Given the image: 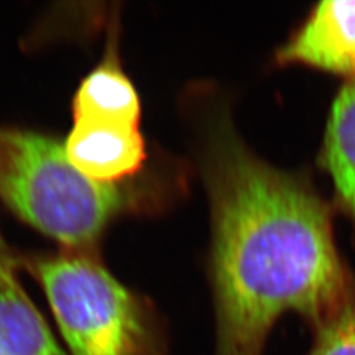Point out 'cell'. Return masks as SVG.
Returning a JSON list of instances; mask_svg holds the SVG:
<instances>
[{
  "label": "cell",
  "mask_w": 355,
  "mask_h": 355,
  "mask_svg": "<svg viewBox=\"0 0 355 355\" xmlns=\"http://www.w3.org/2000/svg\"><path fill=\"white\" fill-rule=\"evenodd\" d=\"M203 116L215 355H262L283 315L315 329L354 291L355 277L336 243L334 207L312 180L255 154L228 107L212 104Z\"/></svg>",
  "instance_id": "1"
},
{
  "label": "cell",
  "mask_w": 355,
  "mask_h": 355,
  "mask_svg": "<svg viewBox=\"0 0 355 355\" xmlns=\"http://www.w3.org/2000/svg\"><path fill=\"white\" fill-rule=\"evenodd\" d=\"M0 199L66 252L92 254L104 230L136 198L117 184L98 183L69 161L64 144L0 127Z\"/></svg>",
  "instance_id": "2"
},
{
  "label": "cell",
  "mask_w": 355,
  "mask_h": 355,
  "mask_svg": "<svg viewBox=\"0 0 355 355\" xmlns=\"http://www.w3.org/2000/svg\"><path fill=\"white\" fill-rule=\"evenodd\" d=\"M21 266L45 293L73 355H167L165 320L94 254L26 258Z\"/></svg>",
  "instance_id": "3"
},
{
  "label": "cell",
  "mask_w": 355,
  "mask_h": 355,
  "mask_svg": "<svg viewBox=\"0 0 355 355\" xmlns=\"http://www.w3.org/2000/svg\"><path fill=\"white\" fill-rule=\"evenodd\" d=\"M279 64H302L355 76V1H321L275 51Z\"/></svg>",
  "instance_id": "4"
},
{
  "label": "cell",
  "mask_w": 355,
  "mask_h": 355,
  "mask_svg": "<svg viewBox=\"0 0 355 355\" xmlns=\"http://www.w3.org/2000/svg\"><path fill=\"white\" fill-rule=\"evenodd\" d=\"M64 148L76 170L104 184L136 175L148 157L139 127L111 121L74 120Z\"/></svg>",
  "instance_id": "5"
},
{
  "label": "cell",
  "mask_w": 355,
  "mask_h": 355,
  "mask_svg": "<svg viewBox=\"0 0 355 355\" xmlns=\"http://www.w3.org/2000/svg\"><path fill=\"white\" fill-rule=\"evenodd\" d=\"M318 164L333 182V207L349 220L355 245V76L331 105Z\"/></svg>",
  "instance_id": "6"
},
{
  "label": "cell",
  "mask_w": 355,
  "mask_h": 355,
  "mask_svg": "<svg viewBox=\"0 0 355 355\" xmlns=\"http://www.w3.org/2000/svg\"><path fill=\"white\" fill-rule=\"evenodd\" d=\"M73 116L74 120L111 121L139 127V94L112 53L79 85L73 99Z\"/></svg>",
  "instance_id": "7"
},
{
  "label": "cell",
  "mask_w": 355,
  "mask_h": 355,
  "mask_svg": "<svg viewBox=\"0 0 355 355\" xmlns=\"http://www.w3.org/2000/svg\"><path fill=\"white\" fill-rule=\"evenodd\" d=\"M0 355H67L19 280L0 284Z\"/></svg>",
  "instance_id": "8"
},
{
  "label": "cell",
  "mask_w": 355,
  "mask_h": 355,
  "mask_svg": "<svg viewBox=\"0 0 355 355\" xmlns=\"http://www.w3.org/2000/svg\"><path fill=\"white\" fill-rule=\"evenodd\" d=\"M312 330L315 338L308 355H355V290Z\"/></svg>",
  "instance_id": "9"
},
{
  "label": "cell",
  "mask_w": 355,
  "mask_h": 355,
  "mask_svg": "<svg viewBox=\"0 0 355 355\" xmlns=\"http://www.w3.org/2000/svg\"><path fill=\"white\" fill-rule=\"evenodd\" d=\"M19 266V259L10 252L6 242L3 241L0 236V284L17 280L16 272Z\"/></svg>",
  "instance_id": "10"
}]
</instances>
